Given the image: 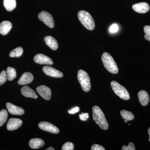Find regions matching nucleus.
<instances>
[{
    "label": "nucleus",
    "mask_w": 150,
    "mask_h": 150,
    "mask_svg": "<svg viewBox=\"0 0 150 150\" xmlns=\"http://www.w3.org/2000/svg\"><path fill=\"white\" fill-rule=\"evenodd\" d=\"M92 150H105V149L102 146L98 144H94L92 146Z\"/></svg>",
    "instance_id": "31"
},
{
    "label": "nucleus",
    "mask_w": 150,
    "mask_h": 150,
    "mask_svg": "<svg viewBox=\"0 0 150 150\" xmlns=\"http://www.w3.org/2000/svg\"><path fill=\"white\" fill-rule=\"evenodd\" d=\"M36 91L44 99L49 100L51 99V91L48 87L44 85L40 86L37 88Z\"/></svg>",
    "instance_id": "10"
},
{
    "label": "nucleus",
    "mask_w": 150,
    "mask_h": 150,
    "mask_svg": "<svg viewBox=\"0 0 150 150\" xmlns=\"http://www.w3.org/2000/svg\"><path fill=\"white\" fill-rule=\"evenodd\" d=\"M45 144L44 141L38 138L32 139L29 141V145L33 149H37L42 147Z\"/></svg>",
    "instance_id": "19"
},
{
    "label": "nucleus",
    "mask_w": 150,
    "mask_h": 150,
    "mask_svg": "<svg viewBox=\"0 0 150 150\" xmlns=\"http://www.w3.org/2000/svg\"><path fill=\"white\" fill-rule=\"evenodd\" d=\"M44 40L46 45L52 50L55 51L58 49V42L54 38L51 36H46L44 38Z\"/></svg>",
    "instance_id": "17"
},
{
    "label": "nucleus",
    "mask_w": 150,
    "mask_h": 150,
    "mask_svg": "<svg viewBox=\"0 0 150 150\" xmlns=\"http://www.w3.org/2000/svg\"><path fill=\"white\" fill-rule=\"evenodd\" d=\"M77 77L83 91H89L91 88V84L88 74L83 70H80L78 72Z\"/></svg>",
    "instance_id": "4"
},
{
    "label": "nucleus",
    "mask_w": 150,
    "mask_h": 150,
    "mask_svg": "<svg viewBox=\"0 0 150 150\" xmlns=\"http://www.w3.org/2000/svg\"><path fill=\"white\" fill-rule=\"evenodd\" d=\"M62 150H74V145L71 142H68L65 143L62 147Z\"/></svg>",
    "instance_id": "27"
},
{
    "label": "nucleus",
    "mask_w": 150,
    "mask_h": 150,
    "mask_svg": "<svg viewBox=\"0 0 150 150\" xmlns=\"http://www.w3.org/2000/svg\"><path fill=\"white\" fill-rule=\"evenodd\" d=\"M118 25L116 24H113L110 26L109 31L111 33H115L118 31Z\"/></svg>",
    "instance_id": "29"
},
{
    "label": "nucleus",
    "mask_w": 150,
    "mask_h": 150,
    "mask_svg": "<svg viewBox=\"0 0 150 150\" xmlns=\"http://www.w3.org/2000/svg\"><path fill=\"white\" fill-rule=\"evenodd\" d=\"M101 59L105 68L108 71L112 74H117L118 73L117 64L110 54L105 52L102 54Z\"/></svg>",
    "instance_id": "3"
},
{
    "label": "nucleus",
    "mask_w": 150,
    "mask_h": 150,
    "mask_svg": "<svg viewBox=\"0 0 150 150\" xmlns=\"http://www.w3.org/2000/svg\"><path fill=\"white\" fill-rule=\"evenodd\" d=\"M121 114L122 118L124 120V122L127 123V121L134 120V115L132 112L125 110L121 111Z\"/></svg>",
    "instance_id": "21"
},
{
    "label": "nucleus",
    "mask_w": 150,
    "mask_h": 150,
    "mask_svg": "<svg viewBox=\"0 0 150 150\" xmlns=\"http://www.w3.org/2000/svg\"><path fill=\"white\" fill-rule=\"evenodd\" d=\"M34 62L40 64L53 65L54 63L51 58L43 54H38L34 57Z\"/></svg>",
    "instance_id": "9"
},
{
    "label": "nucleus",
    "mask_w": 150,
    "mask_h": 150,
    "mask_svg": "<svg viewBox=\"0 0 150 150\" xmlns=\"http://www.w3.org/2000/svg\"><path fill=\"white\" fill-rule=\"evenodd\" d=\"M138 97L140 103L142 105L146 106L147 105L149 102L150 98L146 91L142 90L139 92L138 94Z\"/></svg>",
    "instance_id": "15"
},
{
    "label": "nucleus",
    "mask_w": 150,
    "mask_h": 150,
    "mask_svg": "<svg viewBox=\"0 0 150 150\" xmlns=\"http://www.w3.org/2000/svg\"><path fill=\"white\" fill-rule=\"evenodd\" d=\"M80 119L81 121H86L89 118L88 113H82L79 115Z\"/></svg>",
    "instance_id": "30"
},
{
    "label": "nucleus",
    "mask_w": 150,
    "mask_h": 150,
    "mask_svg": "<svg viewBox=\"0 0 150 150\" xmlns=\"http://www.w3.org/2000/svg\"><path fill=\"white\" fill-rule=\"evenodd\" d=\"M6 106L8 112L13 115H22L24 113V110L23 108L17 106L10 103H7L6 104Z\"/></svg>",
    "instance_id": "13"
},
{
    "label": "nucleus",
    "mask_w": 150,
    "mask_h": 150,
    "mask_svg": "<svg viewBox=\"0 0 150 150\" xmlns=\"http://www.w3.org/2000/svg\"><path fill=\"white\" fill-rule=\"evenodd\" d=\"M132 8L138 13H145L149 10L150 6L147 3L142 2L135 4L132 6Z\"/></svg>",
    "instance_id": "12"
},
{
    "label": "nucleus",
    "mask_w": 150,
    "mask_h": 150,
    "mask_svg": "<svg viewBox=\"0 0 150 150\" xmlns=\"http://www.w3.org/2000/svg\"><path fill=\"white\" fill-rule=\"evenodd\" d=\"M38 127L41 130L53 133V134H58L59 132V129L56 126L49 122H46V121H43L39 123Z\"/></svg>",
    "instance_id": "7"
},
{
    "label": "nucleus",
    "mask_w": 150,
    "mask_h": 150,
    "mask_svg": "<svg viewBox=\"0 0 150 150\" xmlns=\"http://www.w3.org/2000/svg\"><path fill=\"white\" fill-rule=\"evenodd\" d=\"M8 115L7 111L5 109H3L0 111V127L6 123Z\"/></svg>",
    "instance_id": "24"
},
{
    "label": "nucleus",
    "mask_w": 150,
    "mask_h": 150,
    "mask_svg": "<svg viewBox=\"0 0 150 150\" xmlns=\"http://www.w3.org/2000/svg\"><path fill=\"white\" fill-rule=\"evenodd\" d=\"M78 18L82 24L86 29L93 30L95 27V23L92 16L88 12L85 11H79L78 13Z\"/></svg>",
    "instance_id": "2"
},
{
    "label": "nucleus",
    "mask_w": 150,
    "mask_h": 150,
    "mask_svg": "<svg viewBox=\"0 0 150 150\" xmlns=\"http://www.w3.org/2000/svg\"><path fill=\"white\" fill-rule=\"evenodd\" d=\"M23 52V48L21 47H18L11 51L9 56L11 58L19 57L22 56Z\"/></svg>",
    "instance_id": "23"
},
{
    "label": "nucleus",
    "mask_w": 150,
    "mask_h": 150,
    "mask_svg": "<svg viewBox=\"0 0 150 150\" xmlns=\"http://www.w3.org/2000/svg\"><path fill=\"white\" fill-rule=\"evenodd\" d=\"M7 79L6 72L3 71L0 74V86L2 85L6 82Z\"/></svg>",
    "instance_id": "25"
},
{
    "label": "nucleus",
    "mask_w": 150,
    "mask_h": 150,
    "mask_svg": "<svg viewBox=\"0 0 150 150\" xmlns=\"http://www.w3.org/2000/svg\"><path fill=\"white\" fill-rule=\"evenodd\" d=\"M22 94L26 97L36 99L38 96L34 91L28 86H25L21 90Z\"/></svg>",
    "instance_id": "16"
},
{
    "label": "nucleus",
    "mask_w": 150,
    "mask_h": 150,
    "mask_svg": "<svg viewBox=\"0 0 150 150\" xmlns=\"http://www.w3.org/2000/svg\"><path fill=\"white\" fill-rule=\"evenodd\" d=\"M38 18L43 22L46 25L50 28L54 27V21L53 16L51 14L46 11H42L38 14Z\"/></svg>",
    "instance_id": "6"
},
{
    "label": "nucleus",
    "mask_w": 150,
    "mask_h": 150,
    "mask_svg": "<svg viewBox=\"0 0 150 150\" xmlns=\"http://www.w3.org/2000/svg\"><path fill=\"white\" fill-rule=\"evenodd\" d=\"M148 134H149V141L150 142V127L149 128V129H148Z\"/></svg>",
    "instance_id": "34"
},
{
    "label": "nucleus",
    "mask_w": 150,
    "mask_h": 150,
    "mask_svg": "<svg viewBox=\"0 0 150 150\" xmlns=\"http://www.w3.org/2000/svg\"><path fill=\"white\" fill-rule=\"evenodd\" d=\"M22 123V121L21 119L15 118H11L8 122L7 129L9 131L16 130L21 126Z\"/></svg>",
    "instance_id": "11"
},
{
    "label": "nucleus",
    "mask_w": 150,
    "mask_h": 150,
    "mask_svg": "<svg viewBox=\"0 0 150 150\" xmlns=\"http://www.w3.org/2000/svg\"><path fill=\"white\" fill-rule=\"evenodd\" d=\"M7 77L9 81L13 80L16 77V70L12 67H8L6 70Z\"/></svg>",
    "instance_id": "22"
},
{
    "label": "nucleus",
    "mask_w": 150,
    "mask_h": 150,
    "mask_svg": "<svg viewBox=\"0 0 150 150\" xmlns=\"http://www.w3.org/2000/svg\"><path fill=\"white\" fill-rule=\"evenodd\" d=\"M93 118L96 123L103 130L108 128V124L102 110L98 106L95 105L92 108Z\"/></svg>",
    "instance_id": "1"
},
{
    "label": "nucleus",
    "mask_w": 150,
    "mask_h": 150,
    "mask_svg": "<svg viewBox=\"0 0 150 150\" xmlns=\"http://www.w3.org/2000/svg\"><path fill=\"white\" fill-rule=\"evenodd\" d=\"M121 149L122 150H135L136 149H135L134 144L132 142H130L128 146H123Z\"/></svg>",
    "instance_id": "28"
},
{
    "label": "nucleus",
    "mask_w": 150,
    "mask_h": 150,
    "mask_svg": "<svg viewBox=\"0 0 150 150\" xmlns=\"http://www.w3.org/2000/svg\"><path fill=\"white\" fill-rule=\"evenodd\" d=\"M47 150H54V148L52 147H48V149H46Z\"/></svg>",
    "instance_id": "33"
},
{
    "label": "nucleus",
    "mask_w": 150,
    "mask_h": 150,
    "mask_svg": "<svg viewBox=\"0 0 150 150\" xmlns=\"http://www.w3.org/2000/svg\"><path fill=\"white\" fill-rule=\"evenodd\" d=\"M144 32L145 33L144 38L146 40L150 41V26L146 25L144 27Z\"/></svg>",
    "instance_id": "26"
},
{
    "label": "nucleus",
    "mask_w": 150,
    "mask_h": 150,
    "mask_svg": "<svg viewBox=\"0 0 150 150\" xmlns=\"http://www.w3.org/2000/svg\"><path fill=\"white\" fill-rule=\"evenodd\" d=\"M43 71L45 74L53 77L62 78L63 76L62 72L50 66H44L43 68Z\"/></svg>",
    "instance_id": "8"
},
{
    "label": "nucleus",
    "mask_w": 150,
    "mask_h": 150,
    "mask_svg": "<svg viewBox=\"0 0 150 150\" xmlns=\"http://www.w3.org/2000/svg\"><path fill=\"white\" fill-rule=\"evenodd\" d=\"M79 107H76L74 108H72V109H71V110H69V111H68V112H69L70 114H75L76 112H79Z\"/></svg>",
    "instance_id": "32"
},
{
    "label": "nucleus",
    "mask_w": 150,
    "mask_h": 150,
    "mask_svg": "<svg viewBox=\"0 0 150 150\" xmlns=\"http://www.w3.org/2000/svg\"><path fill=\"white\" fill-rule=\"evenodd\" d=\"M12 23L8 21H4L0 23V33L3 35H6L8 33L12 28Z\"/></svg>",
    "instance_id": "18"
},
{
    "label": "nucleus",
    "mask_w": 150,
    "mask_h": 150,
    "mask_svg": "<svg viewBox=\"0 0 150 150\" xmlns=\"http://www.w3.org/2000/svg\"><path fill=\"white\" fill-rule=\"evenodd\" d=\"M4 6L8 11L13 10L16 6V0H4Z\"/></svg>",
    "instance_id": "20"
},
{
    "label": "nucleus",
    "mask_w": 150,
    "mask_h": 150,
    "mask_svg": "<svg viewBox=\"0 0 150 150\" xmlns=\"http://www.w3.org/2000/svg\"><path fill=\"white\" fill-rule=\"evenodd\" d=\"M110 85L113 92L117 96L125 100L129 99L130 95L124 87L115 81L111 82Z\"/></svg>",
    "instance_id": "5"
},
{
    "label": "nucleus",
    "mask_w": 150,
    "mask_h": 150,
    "mask_svg": "<svg viewBox=\"0 0 150 150\" xmlns=\"http://www.w3.org/2000/svg\"><path fill=\"white\" fill-rule=\"evenodd\" d=\"M33 76L29 72L25 73L23 74L19 80L18 83L20 85H25L30 83L33 81Z\"/></svg>",
    "instance_id": "14"
}]
</instances>
